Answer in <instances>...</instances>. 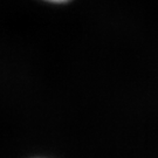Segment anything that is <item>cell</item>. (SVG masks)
<instances>
[{
	"instance_id": "cell-1",
	"label": "cell",
	"mask_w": 158,
	"mask_h": 158,
	"mask_svg": "<svg viewBox=\"0 0 158 158\" xmlns=\"http://www.w3.org/2000/svg\"><path fill=\"white\" fill-rule=\"evenodd\" d=\"M44 1H48V2H53V4H64L70 0H44Z\"/></svg>"
}]
</instances>
